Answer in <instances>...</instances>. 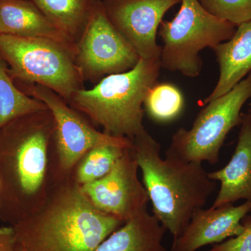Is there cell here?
<instances>
[{"label":"cell","instance_id":"4fadbf2b","mask_svg":"<svg viewBox=\"0 0 251 251\" xmlns=\"http://www.w3.org/2000/svg\"><path fill=\"white\" fill-rule=\"evenodd\" d=\"M0 34L55 41L75 53L76 44L31 0H0Z\"/></svg>","mask_w":251,"mask_h":251},{"label":"cell","instance_id":"e0dca14e","mask_svg":"<svg viewBox=\"0 0 251 251\" xmlns=\"http://www.w3.org/2000/svg\"><path fill=\"white\" fill-rule=\"evenodd\" d=\"M9 75L5 61L0 57V128L19 117L49 109L41 100L18 90Z\"/></svg>","mask_w":251,"mask_h":251},{"label":"cell","instance_id":"9a60e30c","mask_svg":"<svg viewBox=\"0 0 251 251\" xmlns=\"http://www.w3.org/2000/svg\"><path fill=\"white\" fill-rule=\"evenodd\" d=\"M166 229L143 211L108 236L95 251H170L163 244Z\"/></svg>","mask_w":251,"mask_h":251},{"label":"cell","instance_id":"cb8c5ba5","mask_svg":"<svg viewBox=\"0 0 251 251\" xmlns=\"http://www.w3.org/2000/svg\"><path fill=\"white\" fill-rule=\"evenodd\" d=\"M248 112L251 113V103L250 104V108H249V110H248Z\"/></svg>","mask_w":251,"mask_h":251},{"label":"cell","instance_id":"44dd1931","mask_svg":"<svg viewBox=\"0 0 251 251\" xmlns=\"http://www.w3.org/2000/svg\"><path fill=\"white\" fill-rule=\"evenodd\" d=\"M242 224V233L215 244L208 251H251V214L243 218Z\"/></svg>","mask_w":251,"mask_h":251},{"label":"cell","instance_id":"603a6c76","mask_svg":"<svg viewBox=\"0 0 251 251\" xmlns=\"http://www.w3.org/2000/svg\"><path fill=\"white\" fill-rule=\"evenodd\" d=\"M16 251H27L21 245V244H18L16 242Z\"/></svg>","mask_w":251,"mask_h":251},{"label":"cell","instance_id":"9c48e42d","mask_svg":"<svg viewBox=\"0 0 251 251\" xmlns=\"http://www.w3.org/2000/svg\"><path fill=\"white\" fill-rule=\"evenodd\" d=\"M138 168L133 148L126 149L108 174L84 184L81 191L99 210L126 222L147 211L150 201Z\"/></svg>","mask_w":251,"mask_h":251},{"label":"cell","instance_id":"ba28073f","mask_svg":"<svg viewBox=\"0 0 251 251\" xmlns=\"http://www.w3.org/2000/svg\"><path fill=\"white\" fill-rule=\"evenodd\" d=\"M31 97L45 103L55 125L56 140L62 166L69 168L96 147L114 145L124 149L133 148L131 140L112 136L94 129L67 106L60 96L44 86L27 83Z\"/></svg>","mask_w":251,"mask_h":251},{"label":"cell","instance_id":"d6986e66","mask_svg":"<svg viewBox=\"0 0 251 251\" xmlns=\"http://www.w3.org/2000/svg\"><path fill=\"white\" fill-rule=\"evenodd\" d=\"M125 150L114 145H100L91 150L81 163L77 179L81 184L93 182L112 171Z\"/></svg>","mask_w":251,"mask_h":251},{"label":"cell","instance_id":"ac0fdd59","mask_svg":"<svg viewBox=\"0 0 251 251\" xmlns=\"http://www.w3.org/2000/svg\"><path fill=\"white\" fill-rule=\"evenodd\" d=\"M182 92L171 82H158L150 89L143 103L144 112L156 123H169L180 116L184 110Z\"/></svg>","mask_w":251,"mask_h":251},{"label":"cell","instance_id":"d4e9b609","mask_svg":"<svg viewBox=\"0 0 251 251\" xmlns=\"http://www.w3.org/2000/svg\"></svg>","mask_w":251,"mask_h":251},{"label":"cell","instance_id":"2e32d148","mask_svg":"<svg viewBox=\"0 0 251 251\" xmlns=\"http://www.w3.org/2000/svg\"><path fill=\"white\" fill-rule=\"evenodd\" d=\"M54 25L76 44L92 11L94 0H31Z\"/></svg>","mask_w":251,"mask_h":251},{"label":"cell","instance_id":"52a82bcc","mask_svg":"<svg viewBox=\"0 0 251 251\" xmlns=\"http://www.w3.org/2000/svg\"><path fill=\"white\" fill-rule=\"evenodd\" d=\"M140 59L108 19L102 0H94L88 21L75 47V62L82 80L94 82L110 74L127 72Z\"/></svg>","mask_w":251,"mask_h":251},{"label":"cell","instance_id":"7402d4cb","mask_svg":"<svg viewBox=\"0 0 251 251\" xmlns=\"http://www.w3.org/2000/svg\"><path fill=\"white\" fill-rule=\"evenodd\" d=\"M0 251H17L14 227H0Z\"/></svg>","mask_w":251,"mask_h":251},{"label":"cell","instance_id":"30bf717a","mask_svg":"<svg viewBox=\"0 0 251 251\" xmlns=\"http://www.w3.org/2000/svg\"><path fill=\"white\" fill-rule=\"evenodd\" d=\"M181 0H102L105 14L140 58L160 59L156 34L165 14Z\"/></svg>","mask_w":251,"mask_h":251},{"label":"cell","instance_id":"7a4b0ae2","mask_svg":"<svg viewBox=\"0 0 251 251\" xmlns=\"http://www.w3.org/2000/svg\"><path fill=\"white\" fill-rule=\"evenodd\" d=\"M161 69L160 59L140 58L130 70L107 75L90 90L81 88L69 100L103 126L106 134L133 140L146 130L144 100Z\"/></svg>","mask_w":251,"mask_h":251},{"label":"cell","instance_id":"ffe728a7","mask_svg":"<svg viewBox=\"0 0 251 251\" xmlns=\"http://www.w3.org/2000/svg\"><path fill=\"white\" fill-rule=\"evenodd\" d=\"M215 17L239 26L251 20V0H197Z\"/></svg>","mask_w":251,"mask_h":251},{"label":"cell","instance_id":"7c38bea8","mask_svg":"<svg viewBox=\"0 0 251 251\" xmlns=\"http://www.w3.org/2000/svg\"><path fill=\"white\" fill-rule=\"evenodd\" d=\"M237 145L229 163L222 169L208 173L221 187L211 207L245 200L251 204V113L242 114ZM250 213H251V209Z\"/></svg>","mask_w":251,"mask_h":251},{"label":"cell","instance_id":"277c9868","mask_svg":"<svg viewBox=\"0 0 251 251\" xmlns=\"http://www.w3.org/2000/svg\"><path fill=\"white\" fill-rule=\"evenodd\" d=\"M180 4L175 18L160 25V63L161 69L196 77L203 67L200 52L229 40L237 26L209 14L197 0H181Z\"/></svg>","mask_w":251,"mask_h":251},{"label":"cell","instance_id":"8fae6325","mask_svg":"<svg viewBox=\"0 0 251 251\" xmlns=\"http://www.w3.org/2000/svg\"><path fill=\"white\" fill-rule=\"evenodd\" d=\"M251 209V204L247 201L239 206L229 203L198 209L181 235L173 239L170 251H197L239 235L244 229L242 220Z\"/></svg>","mask_w":251,"mask_h":251},{"label":"cell","instance_id":"5bb4252c","mask_svg":"<svg viewBox=\"0 0 251 251\" xmlns=\"http://www.w3.org/2000/svg\"><path fill=\"white\" fill-rule=\"evenodd\" d=\"M219 65L220 75L203 105L224 95L251 72V20L237 26L229 40L211 49Z\"/></svg>","mask_w":251,"mask_h":251},{"label":"cell","instance_id":"3957f363","mask_svg":"<svg viewBox=\"0 0 251 251\" xmlns=\"http://www.w3.org/2000/svg\"><path fill=\"white\" fill-rule=\"evenodd\" d=\"M122 224L97 209L80 191L39 221L23 219L14 228L16 242L27 251H95Z\"/></svg>","mask_w":251,"mask_h":251},{"label":"cell","instance_id":"5b68a950","mask_svg":"<svg viewBox=\"0 0 251 251\" xmlns=\"http://www.w3.org/2000/svg\"><path fill=\"white\" fill-rule=\"evenodd\" d=\"M0 54L10 75L47 87L64 100L81 89L75 54L55 41L0 34Z\"/></svg>","mask_w":251,"mask_h":251},{"label":"cell","instance_id":"8992f818","mask_svg":"<svg viewBox=\"0 0 251 251\" xmlns=\"http://www.w3.org/2000/svg\"><path fill=\"white\" fill-rule=\"evenodd\" d=\"M251 98V72L227 93L206 104L190 129L172 137L166 155L186 162L215 165L229 131L242 122V109Z\"/></svg>","mask_w":251,"mask_h":251},{"label":"cell","instance_id":"6da1fadb","mask_svg":"<svg viewBox=\"0 0 251 251\" xmlns=\"http://www.w3.org/2000/svg\"><path fill=\"white\" fill-rule=\"evenodd\" d=\"M132 141L153 216L176 239L193 214L205 205L216 181L210 179L202 163L168 155L162 158L161 145L147 130Z\"/></svg>","mask_w":251,"mask_h":251}]
</instances>
